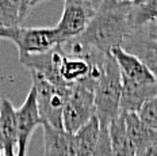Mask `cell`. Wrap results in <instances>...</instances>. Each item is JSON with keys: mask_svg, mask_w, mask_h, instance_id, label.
I'll return each instance as SVG.
<instances>
[{"mask_svg": "<svg viewBox=\"0 0 157 156\" xmlns=\"http://www.w3.org/2000/svg\"><path fill=\"white\" fill-rule=\"evenodd\" d=\"M132 7L133 3L123 0H102L84 33L73 41L84 49L99 53H110L114 48H122L123 41L133 31Z\"/></svg>", "mask_w": 157, "mask_h": 156, "instance_id": "cell-1", "label": "cell"}, {"mask_svg": "<svg viewBox=\"0 0 157 156\" xmlns=\"http://www.w3.org/2000/svg\"><path fill=\"white\" fill-rule=\"evenodd\" d=\"M121 94H122V79L114 57L106 53L103 57L102 76L95 84L94 105L95 115L98 117L100 126L109 125L121 114Z\"/></svg>", "mask_w": 157, "mask_h": 156, "instance_id": "cell-2", "label": "cell"}, {"mask_svg": "<svg viewBox=\"0 0 157 156\" xmlns=\"http://www.w3.org/2000/svg\"><path fill=\"white\" fill-rule=\"evenodd\" d=\"M30 73L33 77V87L37 94V106L42 123L63 129V111L71 87L56 86L37 73Z\"/></svg>", "mask_w": 157, "mask_h": 156, "instance_id": "cell-3", "label": "cell"}, {"mask_svg": "<svg viewBox=\"0 0 157 156\" xmlns=\"http://www.w3.org/2000/svg\"><path fill=\"white\" fill-rule=\"evenodd\" d=\"M94 115V88L86 83L71 86L63 111V129L75 135Z\"/></svg>", "mask_w": 157, "mask_h": 156, "instance_id": "cell-4", "label": "cell"}, {"mask_svg": "<svg viewBox=\"0 0 157 156\" xmlns=\"http://www.w3.org/2000/svg\"><path fill=\"white\" fill-rule=\"evenodd\" d=\"M12 42L19 52V60L42 54L63 45L60 33L56 27H18Z\"/></svg>", "mask_w": 157, "mask_h": 156, "instance_id": "cell-5", "label": "cell"}, {"mask_svg": "<svg viewBox=\"0 0 157 156\" xmlns=\"http://www.w3.org/2000/svg\"><path fill=\"white\" fill-rule=\"evenodd\" d=\"M96 8L90 0H64V11L56 29L60 33L63 45L76 40L84 33Z\"/></svg>", "mask_w": 157, "mask_h": 156, "instance_id": "cell-6", "label": "cell"}, {"mask_svg": "<svg viewBox=\"0 0 157 156\" xmlns=\"http://www.w3.org/2000/svg\"><path fill=\"white\" fill-rule=\"evenodd\" d=\"M16 131H18V147L16 156H27V149L34 131L42 125V119L38 113L37 94L35 88L31 86L27 98L19 109H15Z\"/></svg>", "mask_w": 157, "mask_h": 156, "instance_id": "cell-7", "label": "cell"}, {"mask_svg": "<svg viewBox=\"0 0 157 156\" xmlns=\"http://www.w3.org/2000/svg\"><path fill=\"white\" fill-rule=\"evenodd\" d=\"M111 56L114 57L121 72V79L123 83L130 84H150L157 82L156 77L150 73L146 65L137 56L126 52L122 48L111 49Z\"/></svg>", "mask_w": 157, "mask_h": 156, "instance_id": "cell-8", "label": "cell"}, {"mask_svg": "<svg viewBox=\"0 0 157 156\" xmlns=\"http://www.w3.org/2000/svg\"><path fill=\"white\" fill-rule=\"evenodd\" d=\"M122 49L138 57L157 80V40L149 38L144 29H136L123 41Z\"/></svg>", "mask_w": 157, "mask_h": 156, "instance_id": "cell-9", "label": "cell"}, {"mask_svg": "<svg viewBox=\"0 0 157 156\" xmlns=\"http://www.w3.org/2000/svg\"><path fill=\"white\" fill-rule=\"evenodd\" d=\"M157 95V82L150 84H130L122 82L121 113H138L149 99Z\"/></svg>", "mask_w": 157, "mask_h": 156, "instance_id": "cell-10", "label": "cell"}, {"mask_svg": "<svg viewBox=\"0 0 157 156\" xmlns=\"http://www.w3.org/2000/svg\"><path fill=\"white\" fill-rule=\"evenodd\" d=\"M0 135H2L4 156H16L18 131H16L15 107L6 96L0 99Z\"/></svg>", "mask_w": 157, "mask_h": 156, "instance_id": "cell-11", "label": "cell"}, {"mask_svg": "<svg viewBox=\"0 0 157 156\" xmlns=\"http://www.w3.org/2000/svg\"><path fill=\"white\" fill-rule=\"evenodd\" d=\"M44 129L45 156H76L73 135L57 129L48 123H42Z\"/></svg>", "mask_w": 157, "mask_h": 156, "instance_id": "cell-12", "label": "cell"}, {"mask_svg": "<svg viewBox=\"0 0 157 156\" xmlns=\"http://www.w3.org/2000/svg\"><path fill=\"white\" fill-rule=\"evenodd\" d=\"M122 114L125 117L127 136L136 152L157 145V131L144 123L136 113H122Z\"/></svg>", "mask_w": 157, "mask_h": 156, "instance_id": "cell-13", "label": "cell"}, {"mask_svg": "<svg viewBox=\"0 0 157 156\" xmlns=\"http://www.w3.org/2000/svg\"><path fill=\"white\" fill-rule=\"evenodd\" d=\"M100 122L96 115L88 121L84 126H81L73 135L75 154L76 156H92L95 147L99 140Z\"/></svg>", "mask_w": 157, "mask_h": 156, "instance_id": "cell-14", "label": "cell"}, {"mask_svg": "<svg viewBox=\"0 0 157 156\" xmlns=\"http://www.w3.org/2000/svg\"><path fill=\"white\" fill-rule=\"evenodd\" d=\"M109 135L111 141V148H113L114 156H134L136 149H134L132 141L126 132L125 125V117L121 113L117 119L109 125Z\"/></svg>", "mask_w": 157, "mask_h": 156, "instance_id": "cell-15", "label": "cell"}, {"mask_svg": "<svg viewBox=\"0 0 157 156\" xmlns=\"http://www.w3.org/2000/svg\"><path fill=\"white\" fill-rule=\"evenodd\" d=\"M21 0H0V27H21Z\"/></svg>", "mask_w": 157, "mask_h": 156, "instance_id": "cell-16", "label": "cell"}, {"mask_svg": "<svg viewBox=\"0 0 157 156\" xmlns=\"http://www.w3.org/2000/svg\"><path fill=\"white\" fill-rule=\"evenodd\" d=\"M137 114L144 123L157 131V95L144 103V106Z\"/></svg>", "mask_w": 157, "mask_h": 156, "instance_id": "cell-17", "label": "cell"}, {"mask_svg": "<svg viewBox=\"0 0 157 156\" xmlns=\"http://www.w3.org/2000/svg\"><path fill=\"white\" fill-rule=\"evenodd\" d=\"M92 156H114L113 148H111L109 128H106V126H100L99 140H98V144L95 147Z\"/></svg>", "mask_w": 157, "mask_h": 156, "instance_id": "cell-18", "label": "cell"}, {"mask_svg": "<svg viewBox=\"0 0 157 156\" xmlns=\"http://www.w3.org/2000/svg\"><path fill=\"white\" fill-rule=\"evenodd\" d=\"M45 0H21V22H23L29 15L30 10Z\"/></svg>", "mask_w": 157, "mask_h": 156, "instance_id": "cell-19", "label": "cell"}, {"mask_svg": "<svg viewBox=\"0 0 157 156\" xmlns=\"http://www.w3.org/2000/svg\"><path fill=\"white\" fill-rule=\"evenodd\" d=\"M145 34L148 35L149 38H153V40H157V19L153 22H150L149 25H146L145 27H142Z\"/></svg>", "mask_w": 157, "mask_h": 156, "instance_id": "cell-20", "label": "cell"}, {"mask_svg": "<svg viewBox=\"0 0 157 156\" xmlns=\"http://www.w3.org/2000/svg\"><path fill=\"white\" fill-rule=\"evenodd\" d=\"M18 29V27H16ZM16 29H4V27H0V40H10L12 41L14 40V35Z\"/></svg>", "mask_w": 157, "mask_h": 156, "instance_id": "cell-21", "label": "cell"}, {"mask_svg": "<svg viewBox=\"0 0 157 156\" xmlns=\"http://www.w3.org/2000/svg\"><path fill=\"white\" fill-rule=\"evenodd\" d=\"M134 156H157V145L141 149V151H137Z\"/></svg>", "mask_w": 157, "mask_h": 156, "instance_id": "cell-22", "label": "cell"}, {"mask_svg": "<svg viewBox=\"0 0 157 156\" xmlns=\"http://www.w3.org/2000/svg\"><path fill=\"white\" fill-rule=\"evenodd\" d=\"M0 156H4V149H3V141H2V135H0Z\"/></svg>", "mask_w": 157, "mask_h": 156, "instance_id": "cell-23", "label": "cell"}, {"mask_svg": "<svg viewBox=\"0 0 157 156\" xmlns=\"http://www.w3.org/2000/svg\"><path fill=\"white\" fill-rule=\"evenodd\" d=\"M123 2H129V3H134L136 0H123Z\"/></svg>", "mask_w": 157, "mask_h": 156, "instance_id": "cell-24", "label": "cell"}, {"mask_svg": "<svg viewBox=\"0 0 157 156\" xmlns=\"http://www.w3.org/2000/svg\"><path fill=\"white\" fill-rule=\"evenodd\" d=\"M153 3H155V4H156V7H157V0H153Z\"/></svg>", "mask_w": 157, "mask_h": 156, "instance_id": "cell-25", "label": "cell"}]
</instances>
